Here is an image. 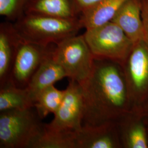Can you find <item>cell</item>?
<instances>
[{"label": "cell", "mask_w": 148, "mask_h": 148, "mask_svg": "<svg viewBox=\"0 0 148 148\" xmlns=\"http://www.w3.org/2000/svg\"><path fill=\"white\" fill-rule=\"evenodd\" d=\"M80 85L84 103L83 126L116 122L134 108L119 64L95 59L90 77Z\"/></svg>", "instance_id": "1"}, {"label": "cell", "mask_w": 148, "mask_h": 148, "mask_svg": "<svg viewBox=\"0 0 148 148\" xmlns=\"http://www.w3.org/2000/svg\"><path fill=\"white\" fill-rule=\"evenodd\" d=\"M24 40L48 46L78 34L83 28L79 18L63 19L34 14H24L13 23Z\"/></svg>", "instance_id": "2"}, {"label": "cell", "mask_w": 148, "mask_h": 148, "mask_svg": "<svg viewBox=\"0 0 148 148\" xmlns=\"http://www.w3.org/2000/svg\"><path fill=\"white\" fill-rule=\"evenodd\" d=\"M45 124L35 108L0 111V148H32Z\"/></svg>", "instance_id": "3"}, {"label": "cell", "mask_w": 148, "mask_h": 148, "mask_svg": "<svg viewBox=\"0 0 148 148\" xmlns=\"http://www.w3.org/2000/svg\"><path fill=\"white\" fill-rule=\"evenodd\" d=\"M95 59L125 63L134 44L116 24L109 21L84 34Z\"/></svg>", "instance_id": "4"}, {"label": "cell", "mask_w": 148, "mask_h": 148, "mask_svg": "<svg viewBox=\"0 0 148 148\" xmlns=\"http://www.w3.org/2000/svg\"><path fill=\"white\" fill-rule=\"evenodd\" d=\"M53 57L64 70L67 77L79 85L90 77L95 60L84 34L67 38L56 45Z\"/></svg>", "instance_id": "5"}, {"label": "cell", "mask_w": 148, "mask_h": 148, "mask_svg": "<svg viewBox=\"0 0 148 148\" xmlns=\"http://www.w3.org/2000/svg\"><path fill=\"white\" fill-rule=\"evenodd\" d=\"M84 103L81 86L69 79L65 94L53 120L46 123L48 128L59 132L76 134L83 126Z\"/></svg>", "instance_id": "6"}, {"label": "cell", "mask_w": 148, "mask_h": 148, "mask_svg": "<svg viewBox=\"0 0 148 148\" xmlns=\"http://www.w3.org/2000/svg\"><path fill=\"white\" fill-rule=\"evenodd\" d=\"M134 107L148 101V46L144 41L134 45L122 66Z\"/></svg>", "instance_id": "7"}, {"label": "cell", "mask_w": 148, "mask_h": 148, "mask_svg": "<svg viewBox=\"0 0 148 148\" xmlns=\"http://www.w3.org/2000/svg\"><path fill=\"white\" fill-rule=\"evenodd\" d=\"M55 46L56 45L41 46L21 38L8 82L19 88H27L33 75L43 62L53 53Z\"/></svg>", "instance_id": "8"}, {"label": "cell", "mask_w": 148, "mask_h": 148, "mask_svg": "<svg viewBox=\"0 0 148 148\" xmlns=\"http://www.w3.org/2000/svg\"><path fill=\"white\" fill-rule=\"evenodd\" d=\"M122 148H148V119L133 108L116 121Z\"/></svg>", "instance_id": "9"}, {"label": "cell", "mask_w": 148, "mask_h": 148, "mask_svg": "<svg viewBox=\"0 0 148 148\" xmlns=\"http://www.w3.org/2000/svg\"><path fill=\"white\" fill-rule=\"evenodd\" d=\"M75 140L76 148H122L116 122L84 125Z\"/></svg>", "instance_id": "10"}, {"label": "cell", "mask_w": 148, "mask_h": 148, "mask_svg": "<svg viewBox=\"0 0 148 148\" xmlns=\"http://www.w3.org/2000/svg\"><path fill=\"white\" fill-rule=\"evenodd\" d=\"M13 23L0 24V87L8 82L17 48L21 41Z\"/></svg>", "instance_id": "11"}, {"label": "cell", "mask_w": 148, "mask_h": 148, "mask_svg": "<svg viewBox=\"0 0 148 148\" xmlns=\"http://www.w3.org/2000/svg\"><path fill=\"white\" fill-rule=\"evenodd\" d=\"M136 44L144 38L141 0H128L112 19Z\"/></svg>", "instance_id": "12"}, {"label": "cell", "mask_w": 148, "mask_h": 148, "mask_svg": "<svg viewBox=\"0 0 148 148\" xmlns=\"http://www.w3.org/2000/svg\"><path fill=\"white\" fill-rule=\"evenodd\" d=\"M25 14L75 19L79 18L81 10L75 0H29Z\"/></svg>", "instance_id": "13"}, {"label": "cell", "mask_w": 148, "mask_h": 148, "mask_svg": "<svg viewBox=\"0 0 148 148\" xmlns=\"http://www.w3.org/2000/svg\"><path fill=\"white\" fill-rule=\"evenodd\" d=\"M53 52L40 65L27 87L34 103L37 95L42 90L67 77L63 68L53 58Z\"/></svg>", "instance_id": "14"}, {"label": "cell", "mask_w": 148, "mask_h": 148, "mask_svg": "<svg viewBox=\"0 0 148 148\" xmlns=\"http://www.w3.org/2000/svg\"><path fill=\"white\" fill-rule=\"evenodd\" d=\"M128 0H101L82 12L79 19L86 30L99 27L111 21Z\"/></svg>", "instance_id": "15"}, {"label": "cell", "mask_w": 148, "mask_h": 148, "mask_svg": "<svg viewBox=\"0 0 148 148\" xmlns=\"http://www.w3.org/2000/svg\"><path fill=\"white\" fill-rule=\"evenodd\" d=\"M32 108L34 101L27 88H19L9 82L0 87V111Z\"/></svg>", "instance_id": "16"}, {"label": "cell", "mask_w": 148, "mask_h": 148, "mask_svg": "<svg viewBox=\"0 0 148 148\" xmlns=\"http://www.w3.org/2000/svg\"><path fill=\"white\" fill-rule=\"evenodd\" d=\"M65 90H59L54 85L42 90L37 95L34 108L40 117L43 119L51 114H54L61 104Z\"/></svg>", "instance_id": "17"}, {"label": "cell", "mask_w": 148, "mask_h": 148, "mask_svg": "<svg viewBox=\"0 0 148 148\" xmlns=\"http://www.w3.org/2000/svg\"><path fill=\"white\" fill-rule=\"evenodd\" d=\"M75 136L51 130L45 123L42 133L32 148H76Z\"/></svg>", "instance_id": "18"}, {"label": "cell", "mask_w": 148, "mask_h": 148, "mask_svg": "<svg viewBox=\"0 0 148 148\" xmlns=\"http://www.w3.org/2000/svg\"><path fill=\"white\" fill-rule=\"evenodd\" d=\"M29 0H0V15L16 21L25 14Z\"/></svg>", "instance_id": "19"}, {"label": "cell", "mask_w": 148, "mask_h": 148, "mask_svg": "<svg viewBox=\"0 0 148 148\" xmlns=\"http://www.w3.org/2000/svg\"><path fill=\"white\" fill-rule=\"evenodd\" d=\"M141 16L143 22V41L148 46V0H141Z\"/></svg>", "instance_id": "20"}, {"label": "cell", "mask_w": 148, "mask_h": 148, "mask_svg": "<svg viewBox=\"0 0 148 148\" xmlns=\"http://www.w3.org/2000/svg\"><path fill=\"white\" fill-rule=\"evenodd\" d=\"M79 7L81 13L92 6L95 5L101 0H75Z\"/></svg>", "instance_id": "21"}, {"label": "cell", "mask_w": 148, "mask_h": 148, "mask_svg": "<svg viewBox=\"0 0 148 148\" xmlns=\"http://www.w3.org/2000/svg\"><path fill=\"white\" fill-rule=\"evenodd\" d=\"M143 113V115L148 119V101L141 107L139 108Z\"/></svg>", "instance_id": "22"}, {"label": "cell", "mask_w": 148, "mask_h": 148, "mask_svg": "<svg viewBox=\"0 0 148 148\" xmlns=\"http://www.w3.org/2000/svg\"></svg>", "instance_id": "23"}]
</instances>
